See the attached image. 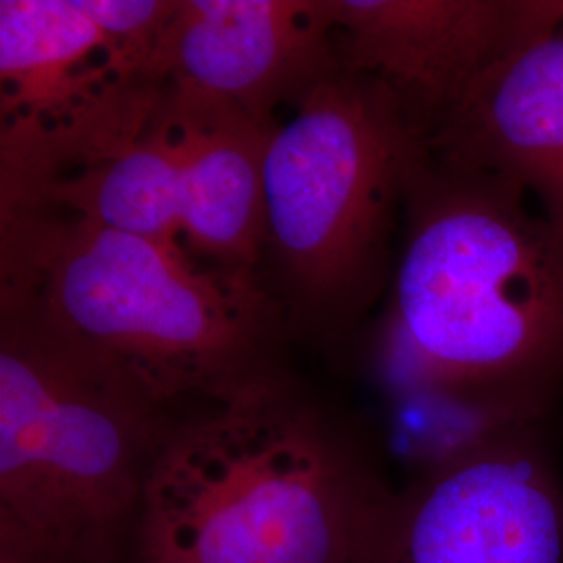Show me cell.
Returning a JSON list of instances; mask_svg holds the SVG:
<instances>
[{
	"label": "cell",
	"mask_w": 563,
	"mask_h": 563,
	"mask_svg": "<svg viewBox=\"0 0 563 563\" xmlns=\"http://www.w3.org/2000/svg\"><path fill=\"white\" fill-rule=\"evenodd\" d=\"M520 184L423 148L405 181L401 242L374 360L402 402L504 422L558 420L563 228Z\"/></svg>",
	"instance_id": "obj_1"
},
{
	"label": "cell",
	"mask_w": 563,
	"mask_h": 563,
	"mask_svg": "<svg viewBox=\"0 0 563 563\" xmlns=\"http://www.w3.org/2000/svg\"><path fill=\"white\" fill-rule=\"evenodd\" d=\"M0 316L118 365L167 409L290 376L292 332L262 272L195 262L55 205L0 211Z\"/></svg>",
	"instance_id": "obj_2"
},
{
	"label": "cell",
	"mask_w": 563,
	"mask_h": 563,
	"mask_svg": "<svg viewBox=\"0 0 563 563\" xmlns=\"http://www.w3.org/2000/svg\"><path fill=\"white\" fill-rule=\"evenodd\" d=\"M390 490L292 376L174 418L139 514L144 563H353Z\"/></svg>",
	"instance_id": "obj_3"
},
{
	"label": "cell",
	"mask_w": 563,
	"mask_h": 563,
	"mask_svg": "<svg viewBox=\"0 0 563 563\" xmlns=\"http://www.w3.org/2000/svg\"><path fill=\"white\" fill-rule=\"evenodd\" d=\"M418 146L383 81L344 65L274 128L262 274L292 339L341 344L386 299Z\"/></svg>",
	"instance_id": "obj_4"
},
{
	"label": "cell",
	"mask_w": 563,
	"mask_h": 563,
	"mask_svg": "<svg viewBox=\"0 0 563 563\" xmlns=\"http://www.w3.org/2000/svg\"><path fill=\"white\" fill-rule=\"evenodd\" d=\"M174 418L118 365L0 316V563L104 562Z\"/></svg>",
	"instance_id": "obj_5"
},
{
	"label": "cell",
	"mask_w": 563,
	"mask_h": 563,
	"mask_svg": "<svg viewBox=\"0 0 563 563\" xmlns=\"http://www.w3.org/2000/svg\"><path fill=\"white\" fill-rule=\"evenodd\" d=\"M176 0L0 2V211L118 155L169 81L159 67Z\"/></svg>",
	"instance_id": "obj_6"
},
{
	"label": "cell",
	"mask_w": 563,
	"mask_h": 563,
	"mask_svg": "<svg viewBox=\"0 0 563 563\" xmlns=\"http://www.w3.org/2000/svg\"><path fill=\"white\" fill-rule=\"evenodd\" d=\"M272 132L225 99L169 81L136 141L36 205L176 244L213 265L262 272Z\"/></svg>",
	"instance_id": "obj_7"
},
{
	"label": "cell",
	"mask_w": 563,
	"mask_h": 563,
	"mask_svg": "<svg viewBox=\"0 0 563 563\" xmlns=\"http://www.w3.org/2000/svg\"><path fill=\"white\" fill-rule=\"evenodd\" d=\"M558 420L507 426L390 488L353 563H563Z\"/></svg>",
	"instance_id": "obj_8"
},
{
	"label": "cell",
	"mask_w": 563,
	"mask_h": 563,
	"mask_svg": "<svg viewBox=\"0 0 563 563\" xmlns=\"http://www.w3.org/2000/svg\"><path fill=\"white\" fill-rule=\"evenodd\" d=\"M342 65L383 81L423 141L505 59L563 23V0H328Z\"/></svg>",
	"instance_id": "obj_9"
},
{
	"label": "cell",
	"mask_w": 563,
	"mask_h": 563,
	"mask_svg": "<svg viewBox=\"0 0 563 563\" xmlns=\"http://www.w3.org/2000/svg\"><path fill=\"white\" fill-rule=\"evenodd\" d=\"M159 67L274 130L342 60L328 0H176Z\"/></svg>",
	"instance_id": "obj_10"
},
{
	"label": "cell",
	"mask_w": 563,
	"mask_h": 563,
	"mask_svg": "<svg viewBox=\"0 0 563 563\" xmlns=\"http://www.w3.org/2000/svg\"><path fill=\"white\" fill-rule=\"evenodd\" d=\"M420 142L441 162L520 184L563 228V23L488 71Z\"/></svg>",
	"instance_id": "obj_11"
}]
</instances>
